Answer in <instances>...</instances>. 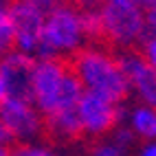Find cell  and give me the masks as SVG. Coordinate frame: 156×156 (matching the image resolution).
I'll return each mask as SVG.
<instances>
[{"label":"cell","instance_id":"21","mask_svg":"<svg viewBox=\"0 0 156 156\" xmlns=\"http://www.w3.org/2000/svg\"><path fill=\"white\" fill-rule=\"evenodd\" d=\"M13 139H11V134L7 132V128L2 126V121H0V145H9Z\"/></svg>","mask_w":156,"mask_h":156},{"label":"cell","instance_id":"5","mask_svg":"<svg viewBox=\"0 0 156 156\" xmlns=\"http://www.w3.org/2000/svg\"><path fill=\"white\" fill-rule=\"evenodd\" d=\"M48 7L51 5L42 0H13L11 2L9 20L13 29V51L35 57Z\"/></svg>","mask_w":156,"mask_h":156},{"label":"cell","instance_id":"18","mask_svg":"<svg viewBox=\"0 0 156 156\" xmlns=\"http://www.w3.org/2000/svg\"><path fill=\"white\" fill-rule=\"evenodd\" d=\"M145 31H147V35H156V9L145 11Z\"/></svg>","mask_w":156,"mask_h":156},{"label":"cell","instance_id":"2","mask_svg":"<svg viewBox=\"0 0 156 156\" xmlns=\"http://www.w3.org/2000/svg\"><path fill=\"white\" fill-rule=\"evenodd\" d=\"M84 95L79 79L62 59H35L31 75V101L42 117L75 110Z\"/></svg>","mask_w":156,"mask_h":156},{"label":"cell","instance_id":"20","mask_svg":"<svg viewBox=\"0 0 156 156\" xmlns=\"http://www.w3.org/2000/svg\"><path fill=\"white\" fill-rule=\"evenodd\" d=\"M134 2H136L143 11H154L156 9V0H134Z\"/></svg>","mask_w":156,"mask_h":156},{"label":"cell","instance_id":"22","mask_svg":"<svg viewBox=\"0 0 156 156\" xmlns=\"http://www.w3.org/2000/svg\"><path fill=\"white\" fill-rule=\"evenodd\" d=\"M7 99V88H5V81H2V77H0V103H2Z\"/></svg>","mask_w":156,"mask_h":156},{"label":"cell","instance_id":"10","mask_svg":"<svg viewBox=\"0 0 156 156\" xmlns=\"http://www.w3.org/2000/svg\"><path fill=\"white\" fill-rule=\"evenodd\" d=\"M126 126L143 143L145 141H156V108L145 106V103L132 106L126 114Z\"/></svg>","mask_w":156,"mask_h":156},{"label":"cell","instance_id":"3","mask_svg":"<svg viewBox=\"0 0 156 156\" xmlns=\"http://www.w3.org/2000/svg\"><path fill=\"white\" fill-rule=\"evenodd\" d=\"M86 44L88 35L81 24V9L70 2L51 5L42 27L35 59L75 57Z\"/></svg>","mask_w":156,"mask_h":156},{"label":"cell","instance_id":"17","mask_svg":"<svg viewBox=\"0 0 156 156\" xmlns=\"http://www.w3.org/2000/svg\"><path fill=\"white\" fill-rule=\"evenodd\" d=\"M139 53L156 70V35H145V40L141 42V51H139Z\"/></svg>","mask_w":156,"mask_h":156},{"label":"cell","instance_id":"26","mask_svg":"<svg viewBox=\"0 0 156 156\" xmlns=\"http://www.w3.org/2000/svg\"><path fill=\"white\" fill-rule=\"evenodd\" d=\"M75 2H81V5H84V0H75Z\"/></svg>","mask_w":156,"mask_h":156},{"label":"cell","instance_id":"6","mask_svg":"<svg viewBox=\"0 0 156 156\" xmlns=\"http://www.w3.org/2000/svg\"><path fill=\"white\" fill-rule=\"evenodd\" d=\"M0 121L13 141L35 143L44 132V117L31 99L7 97L0 103Z\"/></svg>","mask_w":156,"mask_h":156},{"label":"cell","instance_id":"8","mask_svg":"<svg viewBox=\"0 0 156 156\" xmlns=\"http://www.w3.org/2000/svg\"><path fill=\"white\" fill-rule=\"evenodd\" d=\"M117 59H119V66L130 84V92L136 95L139 103L156 108V70L134 48L121 51Z\"/></svg>","mask_w":156,"mask_h":156},{"label":"cell","instance_id":"15","mask_svg":"<svg viewBox=\"0 0 156 156\" xmlns=\"http://www.w3.org/2000/svg\"><path fill=\"white\" fill-rule=\"evenodd\" d=\"M110 139L117 143V145H121V147L126 150V152H130V150H132V145L139 141V139L132 134V130H130L128 126H121V123L110 132Z\"/></svg>","mask_w":156,"mask_h":156},{"label":"cell","instance_id":"12","mask_svg":"<svg viewBox=\"0 0 156 156\" xmlns=\"http://www.w3.org/2000/svg\"><path fill=\"white\" fill-rule=\"evenodd\" d=\"M13 0H0V57L13 48V29L9 20V7Z\"/></svg>","mask_w":156,"mask_h":156},{"label":"cell","instance_id":"14","mask_svg":"<svg viewBox=\"0 0 156 156\" xmlns=\"http://www.w3.org/2000/svg\"><path fill=\"white\" fill-rule=\"evenodd\" d=\"M90 156H128V152L121 147V145H117L110 136L103 139V141H97L95 145H92L90 150Z\"/></svg>","mask_w":156,"mask_h":156},{"label":"cell","instance_id":"7","mask_svg":"<svg viewBox=\"0 0 156 156\" xmlns=\"http://www.w3.org/2000/svg\"><path fill=\"white\" fill-rule=\"evenodd\" d=\"M75 110H77V117L81 123V134L92 136V139L110 134L123 119V110L119 103H112L103 97L90 95V92L81 95Z\"/></svg>","mask_w":156,"mask_h":156},{"label":"cell","instance_id":"16","mask_svg":"<svg viewBox=\"0 0 156 156\" xmlns=\"http://www.w3.org/2000/svg\"><path fill=\"white\" fill-rule=\"evenodd\" d=\"M11 156H62V154L48 150V147H42V145H37V143H24V145H20L18 150H13Z\"/></svg>","mask_w":156,"mask_h":156},{"label":"cell","instance_id":"25","mask_svg":"<svg viewBox=\"0 0 156 156\" xmlns=\"http://www.w3.org/2000/svg\"><path fill=\"white\" fill-rule=\"evenodd\" d=\"M42 2H48V5H55V2H62V0H42Z\"/></svg>","mask_w":156,"mask_h":156},{"label":"cell","instance_id":"9","mask_svg":"<svg viewBox=\"0 0 156 156\" xmlns=\"http://www.w3.org/2000/svg\"><path fill=\"white\" fill-rule=\"evenodd\" d=\"M33 57L9 51L0 57V77L5 81L7 97L31 99V75H33Z\"/></svg>","mask_w":156,"mask_h":156},{"label":"cell","instance_id":"19","mask_svg":"<svg viewBox=\"0 0 156 156\" xmlns=\"http://www.w3.org/2000/svg\"><path fill=\"white\" fill-rule=\"evenodd\" d=\"M136 156H156V141H145L139 147Z\"/></svg>","mask_w":156,"mask_h":156},{"label":"cell","instance_id":"23","mask_svg":"<svg viewBox=\"0 0 156 156\" xmlns=\"http://www.w3.org/2000/svg\"><path fill=\"white\" fill-rule=\"evenodd\" d=\"M95 2H126V0H84V5H95Z\"/></svg>","mask_w":156,"mask_h":156},{"label":"cell","instance_id":"4","mask_svg":"<svg viewBox=\"0 0 156 156\" xmlns=\"http://www.w3.org/2000/svg\"><path fill=\"white\" fill-rule=\"evenodd\" d=\"M101 37L114 48L130 51L141 46L147 31H145V11L134 2H101Z\"/></svg>","mask_w":156,"mask_h":156},{"label":"cell","instance_id":"11","mask_svg":"<svg viewBox=\"0 0 156 156\" xmlns=\"http://www.w3.org/2000/svg\"><path fill=\"white\" fill-rule=\"evenodd\" d=\"M44 130L57 141H73L81 134V123L77 110H62L44 117Z\"/></svg>","mask_w":156,"mask_h":156},{"label":"cell","instance_id":"1","mask_svg":"<svg viewBox=\"0 0 156 156\" xmlns=\"http://www.w3.org/2000/svg\"><path fill=\"white\" fill-rule=\"evenodd\" d=\"M70 70L79 79L84 92L103 97L119 106L130 97V84L119 66V59L106 46L86 44L73 57Z\"/></svg>","mask_w":156,"mask_h":156},{"label":"cell","instance_id":"24","mask_svg":"<svg viewBox=\"0 0 156 156\" xmlns=\"http://www.w3.org/2000/svg\"><path fill=\"white\" fill-rule=\"evenodd\" d=\"M0 156H11V150H9V145H0Z\"/></svg>","mask_w":156,"mask_h":156},{"label":"cell","instance_id":"13","mask_svg":"<svg viewBox=\"0 0 156 156\" xmlns=\"http://www.w3.org/2000/svg\"><path fill=\"white\" fill-rule=\"evenodd\" d=\"M81 24L88 40L101 37V18H99V7L95 5H84L81 7Z\"/></svg>","mask_w":156,"mask_h":156}]
</instances>
